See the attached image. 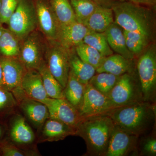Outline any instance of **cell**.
<instances>
[{
  "label": "cell",
  "instance_id": "cell-30",
  "mask_svg": "<svg viewBox=\"0 0 156 156\" xmlns=\"http://www.w3.org/2000/svg\"><path fill=\"white\" fill-rule=\"evenodd\" d=\"M83 43L95 48L105 57L113 54V51L108 43L105 32L90 31L84 37Z\"/></svg>",
  "mask_w": 156,
  "mask_h": 156
},
{
  "label": "cell",
  "instance_id": "cell-25",
  "mask_svg": "<svg viewBox=\"0 0 156 156\" xmlns=\"http://www.w3.org/2000/svg\"><path fill=\"white\" fill-rule=\"evenodd\" d=\"M41 76L45 91L48 97L53 98H64V88L51 73L45 60L37 70Z\"/></svg>",
  "mask_w": 156,
  "mask_h": 156
},
{
  "label": "cell",
  "instance_id": "cell-2",
  "mask_svg": "<svg viewBox=\"0 0 156 156\" xmlns=\"http://www.w3.org/2000/svg\"><path fill=\"white\" fill-rule=\"evenodd\" d=\"M114 22L124 30L139 32L150 37L152 27L150 10L131 2H114Z\"/></svg>",
  "mask_w": 156,
  "mask_h": 156
},
{
  "label": "cell",
  "instance_id": "cell-28",
  "mask_svg": "<svg viewBox=\"0 0 156 156\" xmlns=\"http://www.w3.org/2000/svg\"><path fill=\"white\" fill-rule=\"evenodd\" d=\"M120 76L109 73H98L92 77L89 83L101 93L108 96Z\"/></svg>",
  "mask_w": 156,
  "mask_h": 156
},
{
  "label": "cell",
  "instance_id": "cell-17",
  "mask_svg": "<svg viewBox=\"0 0 156 156\" xmlns=\"http://www.w3.org/2000/svg\"><path fill=\"white\" fill-rule=\"evenodd\" d=\"M20 88L27 97L42 102L48 98L41 76L37 70L27 69L23 76Z\"/></svg>",
  "mask_w": 156,
  "mask_h": 156
},
{
  "label": "cell",
  "instance_id": "cell-29",
  "mask_svg": "<svg viewBox=\"0 0 156 156\" xmlns=\"http://www.w3.org/2000/svg\"><path fill=\"white\" fill-rule=\"evenodd\" d=\"M123 33L126 46L129 51L134 54V56L142 53L147 46L149 37L139 32L124 30Z\"/></svg>",
  "mask_w": 156,
  "mask_h": 156
},
{
  "label": "cell",
  "instance_id": "cell-5",
  "mask_svg": "<svg viewBox=\"0 0 156 156\" xmlns=\"http://www.w3.org/2000/svg\"><path fill=\"white\" fill-rule=\"evenodd\" d=\"M5 122L7 128L5 138L23 149H36V134L23 115L16 112Z\"/></svg>",
  "mask_w": 156,
  "mask_h": 156
},
{
  "label": "cell",
  "instance_id": "cell-9",
  "mask_svg": "<svg viewBox=\"0 0 156 156\" xmlns=\"http://www.w3.org/2000/svg\"><path fill=\"white\" fill-rule=\"evenodd\" d=\"M115 108L108 96L90 84L86 85L83 98L79 110L82 119L106 114Z\"/></svg>",
  "mask_w": 156,
  "mask_h": 156
},
{
  "label": "cell",
  "instance_id": "cell-32",
  "mask_svg": "<svg viewBox=\"0 0 156 156\" xmlns=\"http://www.w3.org/2000/svg\"><path fill=\"white\" fill-rule=\"evenodd\" d=\"M78 22L84 24L97 8L98 4L92 0H69Z\"/></svg>",
  "mask_w": 156,
  "mask_h": 156
},
{
  "label": "cell",
  "instance_id": "cell-8",
  "mask_svg": "<svg viewBox=\"0 0 156 156\" xmlns=\"http://www.w3.org/2000/svg\"><path fill=\"white\" fill-rule=\"evenodd\" d=\"M12 93L17 100L18 108L21 111L23 115L39 131L49 118L48 107L41 101L27 96L20 88Z\"/></svg>",
  "mask_w": 156,
  "mask_h": 156
},
{
  "label": "cell",
  "instance_id": "cell-16",
  "mask_svg": "<svg viewBox=\"0 0 156 156\" xmlns=\"http://www.w3.org/2000/svg\"><path fill=\"white\" fill-rule=\"evenodd\" d=\"M135 89L132 79L128 74L121 76L108 97L116 108L131 104L134 99Z\"/></svg>",
  "mask_w": 156,
  "mask_h": 156
},
{
  "label": "cell",
  "instance_id": "cell-34",
  "mask_svg": "<svg viewBox=\"0 0 156 156\" xmlns=\"http://www.w3.org/2000/svg\"><path fill=\"white\" fill-rule=\"evenodd\" d=\"M20 0H1L0 22L8 23L10 17L17 9Z\"/></svg>",
  "mask_w": 156,
  "mask_h": 156
},
{
  "label": "cell",
  "instance_id": "cell-22",
  "mask_svg": "<svg viewBox=\"0 0 156 156\" xmlns=\"http://www.w3.org/2000/svg\"><path fill=\"white\" fill-rule=\"evenodd\" d=\"M130 60L120 54H112L105 57L102 64L96 69V73H109L117 76L122 75L131 69Z\"/></svg>",
  "mask_w": 156,
  "mask_h": 156
},
{
  "label": "cell",
  "instance_id": "cell-13",
  "mask_svg": "<svg viewBox=\"0 0 156 156\" xmlns=\"http://www.w3.org/2000/svg\"><path fill=\"white\" fill-rule=\"evenodd\" d=\"M2 72V87L11 92L20 88L27 69L18 58L0 57Z\"/></svg>",
  "mask_w": 156,
  "mask_h": 156
},
{
  "label": "cell",
  "instance_id": "cell-7",
  "mask_svg": "<svg viewBox=\"0 0 156 156\" xmlns=\"http://www.w3.org/2000/svg\"><path fill=\"white\" fill-rule=\"evenodd\" d=\"M46 43L35 30L21 41L18 58L27 69L38 70L44 61Z\"/></svg>",
  "mask_w": 156,
  "mask_h": 156
},
{
  "label": "cell",
  "instance_id": "cell-10",
  "mask_svg": "<svg viewBox=\"0 0 156 156\" xmlns=\"http://www.w3.org/2000/svg\"><path fill=\"white\" fill-rule=\"evenodd\" d=\"M137 70L143 95L147 100L156 89V55L154 49L151 48L140 57Z\"/></svg>",
  "mask_w": 156,
  "mask_h": 156
},
{
  "label": "cell",
  "instance_id": "cell-27",
  "mask_svg": "<svg viewBox=\"0 0 156 156\" xmlns=\"http://www.w3.org/2000/svg\"><path fill=\"white\" fill-rule=\"evenodd\" d=\"M75 50L81 59L96 69L102 64L106 57L95 48L83 43L76 46Z\"/></svg>",
  "mask_w": 156,
  "mask_h": 156
},
{
  "label": "cell",
  "instance_id": "cell-1",
  "mask_svg": "<svg viewBox=\"0 0 156 156\" xmlns=\"http://www.w3.org/2000/svg\"><path fill=\"white\" fill-rule=\"evenodd\" d=\"M114 126L112 120L106 113L87 117L78 124L75 135L84 140L89 154L105 156Z\"/></svg>",
  "mask_w": 156,
  "mask_h": 156
},
{
  "label": "cell",
  "instance_id": "cell-19",
  "mask_svg": "<svg viewBox=\"0 0 156 156\" xmlns=\"http://www.w3.org/2000/svg\"><path fill=\"white\" fill-rule=\"evenodd\" d=\"M113 22L114 17L112 8L98 5L83 24L92 31L103 33Z\"/></svg>",
  "mask_w": 156,
  "mask_h": 156
},
{
  "label": "cell",
  "instance_id": "cell-24",
  "mask_svg": "<svg viewBox=\"0 0 156 156\" xmlns=\"http://www.w3.org/2000/svg\"><path fill=\"white\" fill-rule=\"evenodd\" d=\"M85 86L86 85L81 83L69 71L67 83L63 92L64 98L78 111L83 98Z\"/></svg>",
  "mask_w": 156,
  "mask_h": 156
},
{
  "label": "cell",
  "instance_id": "cell-23",
  "mask_svg": "<svg viewBox=\"0 0 156 156\" xmlns=\"http://www.w3.org/2000/svg\"><path fill=\"white\" fill-rule=\"evenodd\" d=\"M21 41L8 28H4L0 37V57L18 58Z\"/></svg>",
  "mask_w": 156,
  "mask_h": 156
},
{
  "label": "cell",
  "instance_id": "cell-40",
  "mask_svg": "<svg viewBox=\"0 0 156 156\" xmlns=\"http://www.w3.org/2000/svg\"><path fill=\"white\" fill-rule=\"evenodd\" d=\"M4 28L5 27H3L2 23H0V37H1V36H2V33L3 32V30H4Z\"/></svg>",
  "mask_w": 156,
  "mask_h": 156
},
{
  "label": "cell",
  "instance_id": "cell-33",
  "mask_svg": "<svg viewBox=\"0 0 156 156\" xmlns=\"http://www.w3.org/2000/svg\"><path fill=\"white\" fill-rule=\"evenodd\" d=\"M0 152L2 156H34L40 155L35 149L25 150L19 147L5 137L0 140Z\"/></svg>",
  "mask_w": 156,
  "mask_h": 156
},
{
  "label": "cell",
  "instance_id": "cell-6",
  "mask_svg": "<svg viewBox=\"0 0 156 156\" xmlns=\"http://www.w3.org/2000/svg\"><path fill=\"white\" fill-rule=\"evenodd\" d=\"M44 60L50 72L64 89L69 75V50L56 41H46Z\"/></svg>",
  "mask_w": 156,
  "mask_h": 156
},
{
  "label": "cell",
  "instance_id": "cell-38",
  "mask_svg": "<svg viewBox=\"0 0 156 156\" xmlns=\"http://www.w3.org/2000/svg\"><path fill=\"white\" fill-rule=\"evenodd\" d=\"M135 3L138 4H143L148 6H154L156 5V0H135Z\"/></svg>",
  "mask_w": 156,
  "mask_h": 156
},
{
  "label": "cell",
  "instance_id": "cell-26",
  "mask_svg": "<svg viewBox=\"0 0 156 156\" xmlns=\"http://www.w3.org/2000/svg\"><path fill=\"white\" fill-rule=\"evenodd\" d=\"M50 4L58 25H66L77 21L69 0H50Z\"/></svg>",
  "mask_w": 156,
  "mask_h": 156
},
{
  "label": "cell",
  "instance_id": "cell-4",
  "mask_svg": "<svg viewBox=\"0 0 156 156\" xmlns=\"http://www.w3.org/2000/svg\"><path fill=\"white\" fill-rule=\"evenodd\" d=\"M8 29L22 41L37 27L34 3L31 0H20L10 17Z\"/></svg>",
  "mask_w": 156,
  "mask_h": 156
},
{
  "label": "cell",
  "instance_id": "cell-42",
  "mask_svg": "<svg viewBox=\"0 0 156 156\" xmlns=\"http://www.w3.org/2000/svg\"><path fill=\"white\" fill-rule=\"evenodd\" d=\"M1 0H0V14H1ZM1 23V22H0Z\"/></svg>",
  "mask_w": 156,
  "mask_h": 156
},
{
  "label": "cell",
  "instance_id": "cell-31",
  "mask_svg": "<svg viewBox=\"0 0 156 156\" xmlns=\"http://www.w3.org/2000/svg\"><path fill=\"white\" fill-rule=\"evenodd\" d=\"M18 108L17 100L13 93L0 86V120L5 121L16 113Z\"/></svg>",
  "mask_w": 156,
  "mask_h": 156
},
{
  "label": "cell",
  "instance_id": "cell-11",
  "mask_svg": "<svg viewBox=\"0 0 156 156\" xmlns=\"http://www.w3.org/2000/svg\"><path fill=\"white\" fill-rule=\"evenodd\" d=\"M41 102L48 107L49 118L58 120L75 129L83 119L79 111L65 98L48 97Z\"/></svg>",
  "mask_w": 156,
  "mask_h": 156
},
{
  "label": "cell",
  "instance_id": "cell-44",
  "mask_svg": "<svg viewBox=\"0 0 156 156\" xmlns=\"http://www.w3.org/2000/svg\"><path fill=\"white\" fill-rule=\"evenodd\" d=\"M0 156H2V155H1V152H0Z\"/></svg>",
  "mask_w": 156,
  "mask_h": 156
},
{
  "label": "cell",
  "instance_id": "cell-14",
  "mask_svg": "<svg viewBox=\"0 0 156 156\" xmlns=\"http://www.w3.org/2000/svg\"><path fill=\"white\" fill-rule=\"evenodd\" d=\"M91 31L83 23L75 21L66 25H58L56 41L70 50L83 43L85 36Z\"/></svg>",
  "mask_w": 156,
  "mask_h": 156
},
{
  "label": "cell",
  "instance_id": "cell-35",
  "mask_svg": "<svg viewBox=\"0 0 156 156\" xmlns=\"http://www.w3.org/2000/svg\"><path fill=\"white\" fill-rule=\"evenodd\" d=\"M144 151L151 155H156V140L154 139H151L145 143L144 147Z\"/></svg>",
  "mask_w": 156,
  "mask_h": 156
},
{
  "label": "cell",
  "instance_id": "cell-18",
  "mask_svg": "<svg viewBox=\"0 0 156 156\" xmlns=\"http://www.w3.org/2000/svg\"><path fill=\"white\" fill-rule=\"evenodd\" d=\"M133 135L114 125L105 156L125 155L133 144Z\"/></svg>",
  "mask_w": 156,
  "mask_h": 156
},
{
  "label": "cell",
  "instance_id": "cell-37",
  "mask_svg": "<svg viewBox=\"0 0 156 156\" xmlns=\"http://www.w3.org/2000/svg\"><path fill=\"white\" fill-rule=\"evenodd\" d=\"M100 5L111 8L113 2V0H92Z\"/></svg>",
  "mask_w": 156,
  "mask_h": 156
},
{
  "label": "cell",
  "instance_id": "cell-41",
  "mask_svg": "<svg viewBox=\"0 0 156 156\" xmlns=\"http://www.w3.org/2000/svg\"><path fill=\"white\" fill-rule=\"evenodd\" d=\"M129 1H130V2H132L135 3V0H129Z\"/></svg>",
  "mask_w": 156,
  "mask_h": 156
},
{
  "label": "cell",
  "instance_id": "cell-12",
  "mask_svg": "<svg viewBox=\"0 0 156 156\" xmlns=\"http://www.w3.org/2000/svg\"><path fill=\"white\" fill-rule=\"evenodd\" d=\"M37 27L47 41H56L58 23L50 2L46 0H37L34 4Z\"/></svg>",
  "mask_w": 156,
  "mask_h": 156
},
{
  "label": "cell",
  "instance_id": "cell-3",
  "mask_svg": "<svg viewBox=\"0 0 156 156\" xmlns=\"http://www.w3.org/2000/svg\"><path fill=\"white\" fill-rule=\"evenodd\" d=\"M150 112L147 105L137 103L118 107L106 114L115 125L135 135L144 128L149 118Z\"/></svg>",
  "mask_w": 156,
  "mask_h": 156
},
{
  "label": "cell",
  "instance_id": "cell-43",
  "mask_svg": "<svg viewBox=\"0 0 156 156\" xmlns=\"http://www.w3.org/2000/svg\"><path fill=\"white\" fill-rule=\"evenodd\" d=\"M121 2H122V1H127V0H120Z\"/></svg>",
  "mask_w": 156,
  "mask_h": 156
},
{
  "label": "cell",
  "instance_id": "cell-39",
  "mask_svg": "<svg viewBox=\"0 0 156 156\" xmlns=\"http://www.w3.org/2000/svg\"><path fill=\"white\" fill-rule=\"evenodd\" d=\"M2 66L0 64V86L2 87Z\"/></svg>",
  "mask_w": 156,
  "mask_h": 156
},
{
  "label": "cell",
  "instance_id": "cell-20",
  "mask_svg": "<svg viewBox=\"0 0 156 156\" xmlns=\"http://www.w3.org/2000/svg\"><path fill=\"white\" fill-rule=\"evenodd\" d=\"M105 33L108 43L113 51L129 60L133 59L134 55L127 48L123 30L121 27L113 22Z\"/></svg>",
  "mask_w": 156,
  "mask_h": 156
},
{
  "label": "cell",
  "instance_id": "cell-36",
  "mask_svg": "<svg viewBox=\"0 0 156 156\" xmlns=\"http://www.w3.org/2000/svg\"><path fill=\"white\" fill-rule=\"evenodd\" d=\"M6 125L5 121L0 120V140H2L6 135Z\"/></svg>",
  "mask_w": 156,
  "mask_h": 156
},
{
  "label": "cell",
  "instance_id": "cell-15",
  "mask_svg": "<svg viewBox=\"0 0 156 156\" xmlns=\"http://www.w3.org/2000/svg\"><path fill=\"white\" fill-rule=\"evenodd\" d=\"M37 135V143L54 142L76 135V129L61 122L48 118Z\"/></svg>",
  "mask_w": 156,
  "mask_h": 156
},
{
  "label": "cell",
  "instance_id": "cell-21",
  "mask_svg": "<svg viewBox=\"0 0 156 156\" xmlns=\"http://www.w3.org/2000/svg\"><path fill=\"white\" fill-rule=\"evenodd\" d=\"M69 71L81 83H89L96 73V69L84 62L78 56L75 48L69 50Z\"/></svg>",
  "mask_w": 156,
  "mask_h": 156
}]
</instances>
